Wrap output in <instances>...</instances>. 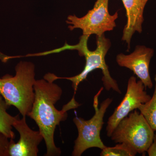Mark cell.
<instances>
[{
    "label": "cell",
    "instance_id": "3",
    "mask_svg": "<svg viewBox=\"0 0 156 156\" xmlns=\"http://www.w3.org/2000/svg\"><path fill=\"white\" fill-rule=\"evenodd\" d=\"M15 69L14 76L6 74L0 78V94L9 106L16 107L22 116H28L34 100L35 67L30 62L20 61Z\"/></svg>",
    "mask_w": 156,
    "mask_h": 156
},
{
    "label": "cell",
    "instance_id": "9",
    "mask_svg": "<svg viewBox=\"0 0 156 156\" xmlns=\"http://www.w3.org/2000/svg\"><path fill=\"white\" fill-rule=\"evenodd\" d=\"M13 127L20 134L18 142L10 140L9 156H37L38 155L39 145L44 137L40 131L31 129L26 120V117L20 118L19 115L13 124Z\"/></svg>",
    "mask_w": 156,
    "mask_h": 156
},
{
    "label": "cell",
    "instance_id": "7",
    "mask_svg": "<svg viewBox=\"0 0 156 156\" xmlns=\"http://www.w3.org/2000/svg\"><path fill=\"white\" fill-rule=\"evenodd\" d=\"M146 89L142 82L136 81V78L134 76L129 78L126 95L108 121L106 130L108 137H110L121 120L151 99V97L147 94Z\"/></svg>",
    "mask_w": 156,
    "mask_h": 156
},
{
    "label": "cell",
    "instance_id": "11",
    "mask_svg": "<svg viewBox=\"0 0 156 156\" xmlns=\"http://www.w3.org/2000/svg\"><path fill=\"white\" fill-rule=\"evenodd\" d=\"M9 107L0 94V132L10 139L14 140L15 134L13 131V124L18 115L13 116L7 112Z\"/></svg>",
    "mask_w": 156,
    "mask_h": 156
},
{
    "label": "cell",
    "instance_id": "4",
    "mask_svg": "<svg viewBox=\"0 0 156 156\" xmlns=\"http://www.w3.org/2000/svg\"><path fill=\"white\" fill-rule=\"evenodd\" d=\"M101 87L94 96L93 107L95 114L91 119L85 120L76 116L73 122L77 128L78 136L75 141L72 152L73 156H81L84 152L90 148H98L102 150L106 147L101 138V131L104 124L103 119L107 110L112 99L106 98L98 107V97L103 90Z\"/></svg>",
    "mask_w": 156,
    "mask_h": 156
},
{
    "label": "cell",
    "instance_id": "13",
    "mask_svg": "<svg viewBox=\"0 0 156 156\" xmlns=\"http://www.w3.org/2000/svg\"><path fill=\"white\" fill-rule=\"evenodd\" d=\"M101 156H134L137 152L130 146L125 143H118L112 147H105L101 150Z\"/></svg>",
    "mask_w": 156,
    "mask_h": 156
},
{
    "label": "cell",
    "instance_id": "8",
    "mask_svg": "<svg viewBox=\"0 0 156 156\" xmlns=\"http://www.w3.org/2000/svg\"><path fill=\"white\" fill-rule=\"evenodd\" d=\"M154 54V50L145 46H136L132 53H122L116 56V62L120 66L132 71L142 82L146 88H152V82L149 72L150 63Z\"/></svg>",
    "mask_w": 156,
    "mask_h": 156
},
{
    "label": "cell",
    "instance_id": "5",
    "mask_svg": "<svg viewBox=\"0 0 156 156\" xmlns=\"http://www.w3.org/2000/svg\"><path fill=\"white\" fill-rule=\"evenodd\" d=\"M154 132L144 116L135 110L120 121L110 137L116 143L126 144L137 153L144 154L152 142Z\"/></svg>",
    "mask_w": 156,
    "mask_h": 156
},
{
    "label": "cell",
    "instance_id": "2",
    "mask_svg": "<svg viewBox=\"0 0 156 156\" xmlns=\"http://www.w3.org/2000/svg\"><path fill=\"white\" fill-rule=\"evenodd\" d=\"M89 37L83 35L80 37L79 43L74 45V50H78L79 55L84 56L86 59L85 67L80 74L69 77H60L54 74L48 73L44 76V79L53 82L58 79H65L70 81L74 90V95H75L79 84L87 79L89 73L94 70L100 69L103 74L102 81L105 89L107 91L112 89L117 93L121 94L122 92L117 81L111 76L108 66L105 62V56L111 46L110 41L107 38L104 34L100 36H96L97 48L94 51H91L88 47Z\"/></svg>",
    "mask_w": 156,
    "mask_h": 156
},
{
    "label": "cell",
    "instance_id": "10",
    "mask_svg": "<svg viewBox=\"0 0 156 156\" xmlns=\"http://www.w3.org/2000/svg\"><path fill=\"white\" fill-rule=\"evenodd\" d=\"M126 10L127 23L123 30L122 40L130 48L131 39L134 33H141L144 20V12L149 0H121Z\"/></svg>",
    "mask_w": 156,
    "mask_h": 156
},
{
    "label": "cell",
    "instance_id": "12",
    "mask_svg": "<svg viewBox=\"0 0 156 156\" xmlns=\"http://www.w3.org/2000/svg\"><path fill=\"white\" fill-rule=\"evenodd\" d=\"M154 80L155 85L152 97L147 102L140 105L138 109L151 127L156 131V75Z\"/></svg>",
    "mask_w": 156,
    "mask_h": 156
},
{
    "label": "cell",
    "instance_id": "6",
    "mask_svg": "<svg viewBox=\"0 0 156 156\" xmlns=\"http://www.w3.org/2000/svg\"><path fill=\"white\" fill-rule=\"evenodd\" d=\"M109 0H97L93 9L88 11L83 17L69 15L66 22L69 30L80 29L83 35L100 36L107 31L113 30L116 26L115 21L118 17V11L111 15L108 11Z\"/></svg>",
    "mask_w": 156,
    "mask_h": 156
},
{
    "label": "cell",
    "instance_id": "14",
    "mask_svg": "<svg viewBox=\"0 0 156 156\" xmlns=\"http://www.w3.org/2000/svg\"><path fill=\"white\" fill-rule=\"evenodd\" d=\"M10 140L0 132V156H9Z\"/></svg>",
    "mask_w": 156,
    "mask_h": 156
},
{
    "label": "cell",
    "instance_id": "1",
    "mask_svg": "<svg viewBox=\"0 0 156 156\" xmlns=\"http://www.w3.org/2000/svg\"><path fill=\"white\" fill-rule=\"evenodd\" d=\"M34 100L28 116L35 121L39 131L44 137L47 152L45 156H58L61 151L54 142V133L56 126L66 120L67 112L77 108L80 104L73 95L71 100L64 105L61 110L55 107L62 95L61 87L54 82L45 79L36 80L34 85Z\"/></svg>",
    "mask_w": 156,
    "mask_h": 156
},
{
    "label": "cell",
    "instance_id": "15",
    "mask_svg": "<svg viewBox=\"0 0 156 156\" xmlns=\"http://www.w3.org/2000/svg\"><path fill=\"white\" fill-rule=\"evenodd\" d=\"M147 152L148 156H156V134H154L152 142Z\"/></svg>",
    "mask_w": 156,
    "mask_h": 156
}]
</instances>
